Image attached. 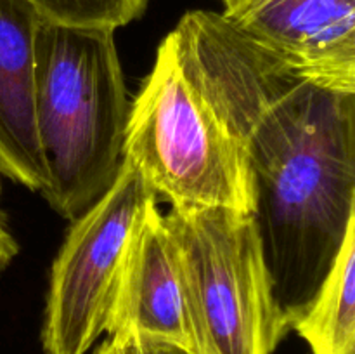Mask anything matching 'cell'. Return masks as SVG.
<instances>
[{
    "label": "cell",
    "instance_id": "obj_1",
    "mask_svg": "<svg viewBox=\"0 0 355 354\" xmlns=\"http://www.w3.org/2000/svg\"><path fill=\"white\" fill-rule=\"evenodd\" d=\"M172 35L241 142L250 215L290 326L355 224V92L302 78L224 14L191 10Z\"/></svg>",
    "mask_w": 355,
    "mask_h": 354
},
{
    "label": "cell",
    "instance_id": "obj_2",
    "mask_svg": "<svg viewBox=\"0 0 355 354\" xmlns=\"http://www.w3.org/2000/svg\"><path fill=\"white\" fill-rule=\"evenodd\" d=\"M114 30L42 17L35 38V125L45 200L75 221L116 179L128 104Z\"/></svg>",
    "mask_w": 355,
    "mask_h": 354
},
{
    "label": "cell",
    "instance_id": "obj_3",
    "mask_svg": "<svg viewBox=\"0 0 355 354\" xmlns=\"http://www.w3.org/2000/svg\"><path fill=\"white\" fill-rule=\"evenodd\" d=\"M123 160L172 208L252 212L241 142L172 33L130 104Z\"/></svg>",
    "mask_w": 355,
    "mask_h": 354
},
{
    "label": "cell",
    "instance_id": "obj_4",
    "mask_svg": "<svg viewBox=\"0 0 355 354\" xmlns=\"http://www.w3.org/2000/svg\"><path fill=\"white\" fill-rule=\"evenodd\" d=\"M193 354H272L290 332L248 212L172 208Z\"/></svg>",
    "mask_w": 355,
    "mask_h": 354
},
{
    "label": "cell",
    "instance_id": "obj_5",
    "mask_svg": "<svg viewBox=\"0 0 355 354\" xmlns=\"http://www.w3.org/2000/svg\"><path fill=\"white\" fill-rule=\"evenodd\" d=\"M155 198L141 172L123 160L106 193L71 221L52 264L45 354H87L106 332L128 238Z\"/></svg>",
    "mask_w": 355,
    "mask_h": 354
},
{
    "label": "cell",
    "instance_id": "obj_6",
    "mask_svg": "<svg viewBox=\"0 0 355 354\" xmlns=\"http://www.w3.org/2000/svg\"><path fill=\"white\" fill-rule=\"evenodd\" d=\"M222 14L302 78L355 92V0H238Z\"/></svg>",
    "mask_w": 355,
    "mask_h": 354
},
{
    "label": "cell",
    "instance_id": "obj_7",
    "mask_svg": "<svg viewBox=\"0 0 355 354\" xmlns=\"http://www.w3.org/2000/svg\"><path fill=\"white\" fill-rule=\"evenodd\" d=\"M106 333L172 344L193 354L179 250L156 198L128 238Z\"/></svg>",
    "mask_w": 355,
    "mask_h": 354
},
{
    "label": "cell",
    "instance_id": "obj_8",
    "mask_svg": "<svg viewBox=\"0 0 355 354\" xmlns=\"http://www.w3.org/2000/svg\"><path fill=\"white\" fill-rule=\"evenodd\" d=\"M42 17L30 0H0V176L38 193L47 186L35 125V38Z\"/></svg>",
    "mask_w": 355,
    "mask_h": 354
},
{
    "label": "cell",
    "instance_id": "obj_9",
    "mask_svg": "<svg viewBox=\"0 0 355 354\" xmlns=\"http://www.w3.org/2000/svg\"><path fill=\"white\" fill-rule=\"evenodd\" d=\"M312 354H355V224L314 301L291 321Z\"/></svg>",
    "mask_w": 355,
    "mask_h": 354
},
{
    "label": "cell",
    "instance_id": "obj_10",
    "mask_svg": "<svg viewBox=\"0 0 355 354\" xmlns=\"http://www.w3.org/2000/svg\"><path fill=\"white\" fill-rule=\"evenodd\" d=\"M44 17L78 26H125L141 17L148 0H30Z\"/></svg>",
    "mask_w": 355,
    "mask_h": 354
},
{
    "label": "cell",
    "instance_id": "obj_11",
    "mask_svg": "<svg viewBox=\"0 0 355 354\" xmlns=\"http://www.w3.org/2000/svg\"><path fill=\"white\" fill-rule=\"evenodd\" d=\"M94 354H191L172 344L156 342L135 335H110Z\"/></svg>",
    "mask_w": 355,
    "mask_h": 354
},
{
    "label": "cell",
    "instance_id": "obj_12",
    "mask_svg": "<svg viewBox=\"0 0 355 354\" xmlns=\"http://www.w3.org/2000/svg\"><path fill=\"white\" fill-rule=\"evenodd\" d=\"M17 250H19V246H17L16 239L12 238V235H10L9 229H7L6 219L0 214V273L6 269L10 264V260L16 257Z\"/></svg>",
    "mask_w": 355,
    "mask_h": 354
},
{
    "label": "cell",
    "instance_id": "obj_13",
    "mask_svg": "<svg viewBox=\"0 0 355 354\" xmlns=\"http://www.w3.org/2000/svg\"><path fill=\"white\" fill-rule=\"evenodd\" d=\"M222 2H224V7H225V9H227V7H231L232 3L238 2V0H222Z\"/></svg>",
    "mask_w": 355,
    "mask_h": 354
},
{
    "label": "cell",
    "instance_id": "obj_14",
    "mask_svg": "<svg viewBox=\"0 0 355 354\" xmlns=\"http://www.w3.org/2000/svg\"><path fill=\"white\" fill-rule=\"evenodd\" d=\"M0 189H2V186H0Z\"/></svg>",
    "mask_w": 355,
    "mask_h": 354
}]
</instances>
